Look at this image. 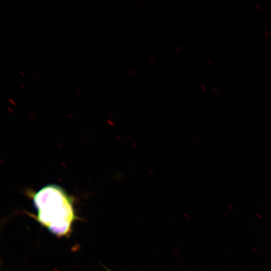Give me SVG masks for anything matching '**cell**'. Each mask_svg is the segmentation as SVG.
<instances>
[{
  "label": "cell",
  "instance_id": "2",
  "mask_svg": "<svg viewBox=\"0 0 271 271\" xmlns=\"http://www.w3.org/2000/svg\"><path fill=\"white\" fill-rule=\"evenodd\" d=\"M19 73H20L24 77H25V78L26 77L25 75L24 74H23V73H22V72L19 71Z\"/></svg>",
  "mask_w": 271,
  "mask_h": 271
},
{
  "label": "cell",
  "instance_id": "6",
  "mask_svg": "<svg viewBox=\"0 0 271 271\" xmlns=\"http://www.w3.org/2000/svg\"><path fill=\"white\" fill-rule=\"evenodd\" d=\"M76 92L77 94H78L80 96H81V94L79 93V92L76 91Z\"/></svg>",
  "mask_w": 271,
  "mask_h": 271
},
{
  "label": "cell",
  "instance_id": "3",
  "mask_svg": "<svg viewBox=\"0 0 271 271\" xmlns=\"http://www.w3.org/2000/svg\"><path fill=\"white\" fill-rule=\"evenodd\" d=\"M21 85H22V87H23L24 88V89H25L26 90H27V89L26 88V87L25 86H24L23 84H22Z\"/></svg>",
  "mask_w": 271,
  "mask_h": 271
},
{
  "label": "cell",
  "instance_id": "1",
  "mask_svg": "<svg viewBox=\"0 0 271 271\" xmlns=\"http://www.w3.org/2000/svg\"><path fill=\"white\" fill-rule=\"evenodd\" d=\"M36 220L57 237L68 236L76 220L73 198L61 186L48 185L32 193Z\"/></svg>",
  "mask_w": 271,
  "mask_h": 271
},
{
  "label": "cell",
  "instance_id": "5",
  "mask_svg": "<svg viewBox=\"0 0 271 271\" xmlns=\"http://www.w3.org/2000/svg\"><path fill=\"white\" fill-rule=\"evenodd\" d=\"M34 72L39 77H40V75L37 73V72L36 71H34Z\"/></svg>",
  "mask_w": 271,
  "mask_h": 271
},
{
  "label": "cell",
  "instance_id": "4",
  "mask_svg": "<svg viewBox=\"0 0 271 271\" xmlns=\"http://www.w3.org/2000/svg\"><path fill=\"white\" fill-rule=\"evenodd\" d=\"M68 7L70 8V9L72 11L74 12V10H73V9H72V8L70 6H68Z\"/></svg>",
  "mask_w": 271,
  "mask_h": 271
}]
</instances>
